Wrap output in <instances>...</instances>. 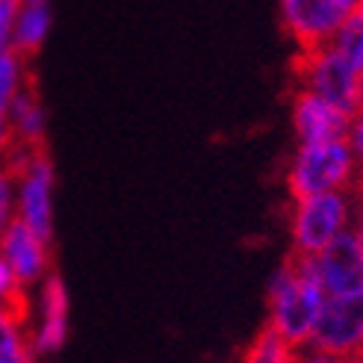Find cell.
<instances>
[{
	"mask_svg": "<svg viewBox=\"0 0 363 363\" xmlns=\"http://www.w3.org/2000/svg\"><path fill=\"white\" fill-rule=\"evenodd\" d=\"M48 24H50L48 6H27L21 12V18H18V24H15V53H18V60L35 57V50L42 48V39L48 33Z\"/></svg>",
	"mask_w": 363,
	"mask_h": 363,
	"instance_id": "13",
	"label": "cell"
},
{
	"mask_svg": "<svg viewBox=\"0 0 363 363\" xmlns=\"http://www.w3.org/2000/svg\"><path fill=\"white\" fill-rule=\"evenodd\" d=\"M352 116L331 106L311 92L293 89V127L301 142H328V139H346L349 136Z\"/></svg>",
	"mask_w": 363,
	"mask_h": 363,
	"instance_id": "11",
	"label": "cell"
},
{
	"mask_svg": "<svg viewBox=\"0 0 363 363\" xmlns=\"http://www.w3.org/2000/svg\"><path fill=\"white\" fill-rule=\"evenodd\" d=\"M307 342L346 360L360 354L363 352V289L346 296H325Z\"/></svg>",
	"mask_w": 363,
	"mask_h": 363,
	"instance_id": "5",
	"label": "cell"
},
{
	"mask_svg": "<svg viewBox=\"0 0 363 363\" xmlns=\"http://www.w3.org/2000/svg\"><path fill=\"white\" fill-rule=\"evenodd\" d=\"M342 57H346V62L357 71H363V15L354 12L346 24L340 27V33L334 35V42H331Z\"/></svg>",
	"mask_w": 363,
	"mask_h": 363,
	"instance_id": "16",
	"label": "cell"
},
{
	"mask_svg": "<svg viewBox=\"0 0 363 363\" xmlns=\"http://www.w3.org/2000/svg\"><path fill=\"white\" fill-rule=\"evenodd\" d=\"M48 0H27V6H45Z\"/></svg>",
	"mask_w": 363,
	"mask_h": 363,
	"instance_id": "23",
	"label": "cell"
},
{
	"mask_svg": "<svg viewBox=\"0 0 363 363\" xmlns=\"http://www.w3.org/2000/svg\"><path fill=\"white\" fill-rule=\"evenodd\" d=\"M313 266L325 296H346L363 289L360 251H357V240L352 228L340 230L319 254H313Z\"/></svg>",
	"mask_w": 363,
	"mask_h": 363,
	"instance_id": "7",
	"label": "cell"
},
{
	"mask_svg": "<svg viewBox=\"0 0 363 363\" xmlns=\"http://www.w3.org/2000/svg\"><path fill=\"white\" fill-rule=\"evenodd\" d=\"M352 222L349 192H322L296 201L293 213V251L319 254Z\"/></svg>",
	"mask_w": 363,
	"mask_h": 363,
	"instance_id": "4",
	"label": "cell"
},
{
	"mask_svg": "<svg viewBox=\"0 0 363 363\" xmlns=\"http://www.w3.org/2000/svg\"><path fill=\"white\" fill-rule=\"evenodd\" d=\"M346 142H349V148H352L354 160H360V162H363V110H357V113L352 116Z\"/></svg>",
	"mask_w": 363,
	"mask_h": 363,
	"instance_id": "19",
	"label": "cell"
},
{
	"mask_svg": "<svg viewBox=\"0 0 363 363\" xmlns=\"http://www.w3.org/2000/svg\"><path fill=\"white\" fill-rule=\"evenodd\" d=\"M0 363H33V349L6 313H0Z\"/></svg>",
	"mask_w": 363,
	"mask_h": 363,
	"instance_id": "15",
	"label": "cell"
},
{
	"mask_svg": "<svg viewBox=\"0 0 363 363\" xmlns=\"http://www.w3.org/2000/svg\"><path fill=\"white\" fill-rule=\"evenodd\" d=\"M21 180V219L24 225L39 237L45 245H50L53 225H50V186H53V166L48 151H35L30 157V166L24 169Z\"/></svg>",
	"mask_w": 363,
	"mask_h": 363,
	"instance_id": "8",
	"label": "cell"
},
{
	"mask_svg": "<svg viewBox=\"0 0 363 363\" xmlns=\"http://www.w3.org/2000/svg\"><path fill=\"white\" fill-rule=\"evenodd\" d=\"M357 110H363V71L357 74Z\"/></svg>",
	"mask_w": 363,
	"mask_h": 363,
	"instance_id": "22",
	"label": "cell"
},
{
	"mask_svg": "<svg viewBox=\"0 0 363 363\" xmlns=\"http://www.w3.org/2000/svg\"><path fill=\"white\" fill-rule=\"evenodd\" d=\"M293 363H346V357L331 354V352H322V349L311 346V342H304V346L296 349Z\"/></svg>",
	"mask_w": 363,
	"mask_h": 363,
	"instance_id": "18",
	"label": "cell"
},
{
	"mask_svg": "<svg viewBox=\"0 0 363 363\" xmlns=\"http://www.w3.org/2000/svg\"><path fill=\"white\" fill-rule=\"evenodd\" d=\"M289 83L293 89L328 101L349 116L357 113V71L334 45L298 50L289 62Z\"/></svg>",
	"mask_w": 363,
	"mask_h": 363,
	"instance_id": "3",
	"label": "cell"
},
{
	"mask_svg": "<svg viewBox=\"0 0 363 363\" xmlns=\"http://www.w3.org/2000/svg\"><path fill=\"white\" fill-rule=\"evenodd\" d=\"M9 130H12V139H15L12 148H24L30 154L48 151L42 95H39V80H35L33 71H27L21 86H18L15 95H12V104H9Z\"/></svg>",
	"mask_w": 363,
	"mask_h": 363,
	"instance_id": "10",
	"label": "cell"
},
{
	"mask_svg": "<svg viewBox=\"0 0 363 363\" xmlns=\"http://www.w3.org/2000/svg\"><path fill=\"white\" fill-rule=\"evenodd\" d=\"M15 286H18V281H15V275H12V269L6 266V260H4V257H0V298L9 296Z\"/></svg>",
	"mask_w": 363,
	"mask_h": 363,
	"instance_id": "21",
	"label": "cell"
},
{
	"mask_svg": "<svg viewBox=\"0 0 363 363\" xmlns=\"http://www.w3.org/2000/svg\"><path fill=\"white\" fill-rule=\"evenodd\" d=\"M0 257L12 269L15 281L27 286L39 281L48 269V245L35 237V233L24 225L21 216H12L9 225L0 233Z\"/></svg>",
	"mask_w": 363,
	"mask_h": 363,
	"instance_id": "9",
	"label": "cell"
},
{
	"mask_svg": "<svg viewBox=\"0 0 363 363\" xmlns=\"http://www.w3.org/2000/svg\"><path fill=\"white\" fill-rule=\"evenodd\" d=\"M354 154L346 139H328V142H304L293 169H289L286 186L289 195L301 198L322 195V192H349L354 184Z\"/></svg>",
	"mask_w": 363,
	"mask_h": 363,
	"instance_id": "2",
	"label": "cell"
},
{
	"mask_svg": "<svg viewBox=\"0 0 363 363\" xmlns=\"http://www.w3.org/2000/svg\"><path fill=\"white\" fill-rule=\"evenodd\" d=\"M357 4L360 0H281V15L298 50H313L334 42L340 27L357 12Z\"/></svg>",
	"mask_w": 363,
	"mask_h": 363,
	"instance_id": "6",
	"label": "cell"
},
{
	"mask_svg": "<svg viewBox=\"0 0 363 363\" xmlns=\"http://www.w3.org/2000/svg\"><path fill=\"white\" fill-rule=\"evenodd\" d=\"M352 216H354V240H357V251H360V269H363V204L352 201Z\"/></svg>",
	"mask_w": 363,
	"mask_h": 363,
	"instance_id": "20",
	"label": "cell"
},
{
	"mask_svg": "<svg viewBox=\"0 0 363 363\" xmlns=\"http://www.w3.org/2000/svg\"><path fill=\"white\" fill-rule=\"evenodd\" d=\"M18 6H21V0H0V50H6V42L18 18Z\"/></svg>",
	"mask_w": 363,
	"mask_h": 363,
	"instance_id": "17",
	"label": "cell"
},
{
	"mask_svg": "<svg viewBox=\"0 0 363 363\" xmlns=\"http://www.w3.org/2000/svg\"><path fill=\"white\" fill-rule=\"evenodd\" d=\"M296 349L266 322L242 352V363H293Z\"/></svg>",
	"mask_w": 363,
	"mask_h": 363,
	"instance_id": "14",
	"label": "cell"
},
{
	"mask_svg": "<svg viewBox=\"0 0 363 363\" xmlns=\"http://www.w3.org/2000/svg\"><path fill=\"white\" fill-rule=\"evenodd\" d=\"M322 301L325 289L316 278L313 254L289 251V257L269 284V325L289 346L298 349L311 340Z\"/></svg>",
	"mask_w": 363,
	"mask_h": 363,
	"instance_id": "1",
	"label": "cell"
},
{
	"mask_svg": "<svg viewBox=\"0 0 363 363\" xmlns=\"http://www.w3.org/2000/svg\"><path fill=\"white\" fill-rule=\"evenodd\" d=\"M68 331V296H65V284L60 275H50L45 281V293H42V325L33 337V352H57L65 342Z\"/></svg>",
	"mask_w": 363,
	"mask_h": 363,
	"instance_id": "12",
	"label": "cell"
}]
</instances>
